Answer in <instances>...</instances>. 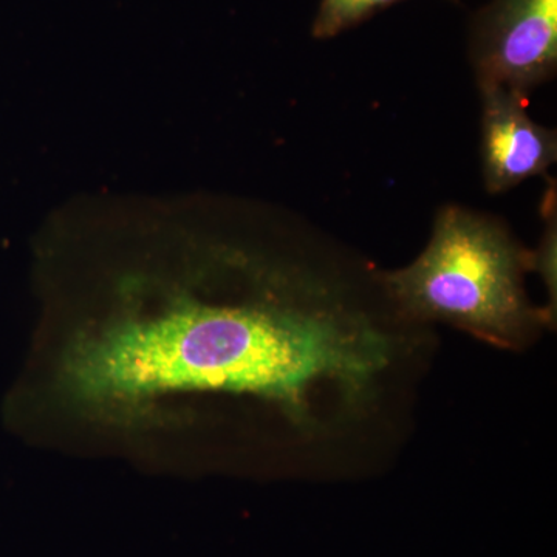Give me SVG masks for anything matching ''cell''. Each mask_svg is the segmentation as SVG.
<instances>
[{"label":"cell","mask_w":557,"mask_h":557,"mask_svg":"<svg viewBox=\"0 0 557 557\" xmlns=\"http://www.w3.org/2000/svg\"><path fill=\"white\" fill-rule=\"evenodd\" d=\"M282 209L230 197L186 199L190 265L170 287L126 288L129 302L65 359L86 403L215 392L273 403L298 426L322 405L364 412L397 358L406 322L381 271L357 269ZM135 285V284H132Z\"/></svg>","instance_id":"6da1fadb"},{"label":"cell","mask_w":557,"mask_h":557,"mask_svg":"<svg viewBox=\"0 0 557 557\" xmlns=\"http://www.w3.org/2000/svg\"><path fill=\"white\" fill-rule=\"evenodd\" d=\"M403 0H321L313 21V36L330 39Z\"/></svg>","instance_id":"5b68a950"},{"label":"cell","mask_w":557,"mask_h":557,"mask_svg":"<svg viewBox=\"0 0 557 557\" xmlns=\"http://www.w3.org/2000/svg\"><path fill=\"white\" fill-rule=\"evenodd\" d=\"M482 168L487 193L500 194L545 174L557 160L556 131L527 112V98L500 86H479Z\"/></svg>","instance_id":"277c9868"},{"label":"cell","mask_w":557,"mask_h":557,"mask_svg":"<svg viewBox=\"0 0 557 557\" xmlns=\"http://www.w3.org/2000/svg\"><path fill=\"white\" fill-rule=\"evenodd\" d=\"M531 251L500 220L448 205L426 249L410 265L381 273L395 309L410 324L445 322L502 348L525 347L553 321L528 299Z\"/></svg>","instance_id":"7a4b0ae2"},{"label":"cell","mask_w":557,"mask_h":557,"mask_svg":"<svg viewBox=\"0 0 557 557\" xmlns=\"http://www.w3.org/2000/svg\"><path fill=\"white\" fill-rule=\"evenodd\" d=\"M472 67L479 86L528 98L557 72V0H491L472 22Z\"/></svg>","instance_id":"3957f363"},{"label":"cell","mask_w":557,"mask_h":557,"mask_svg":"<svg viewBox=\"0 0 557 557\" xmlns=\"http://www.w3.org/2000/svg\"><path fill=\"white\" fill-rule=\"evenodd\" d=\"M542 214H544L545 228L537 251H531V271H537L541 274L542 281H544L545 287H547L548 306L545 307V310H547L549 318L555 321L557 299V207L555 183H553V186H548L547 194H545Z\"/></svg>","instance_id":"8992f818"}]
</instances>
